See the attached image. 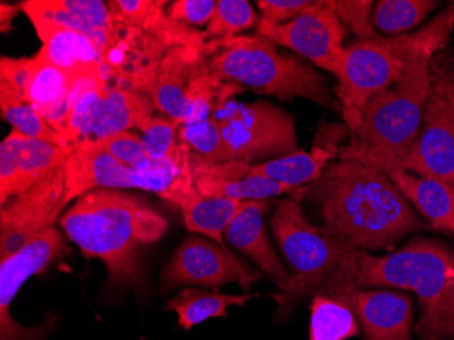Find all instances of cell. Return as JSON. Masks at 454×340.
I'll return each instance as SVG.
<instances>
[{
    "mask_svg": "<svg viewBox=\"0 0 454 340\" xmlns=\"http://www.w3.org/2000/svg\"><path fill=\"white\" fill-rule=\"evenodd\" d=\"M292 198L315 201L324 229L364 252L392 247L425 227L387 173L353 161L328 163L317 181L301 186Z\"/></svg>",
    "mask_w": 454,
    "mask_h": 340,
    "instance_id": "obj_1",
    "label": "cell"
},
{
    "mask_svg": "<svg viewBox=\"0 0 454 340\" xmlns=\"http://www.w3.org/2000/svg\"><path fill=\"white\" fill-rule=\"evenodd\" d=\"M59 226L86 259L104 263L112 288L146 286L145 253L169 229L149 202L121 189H94L61 214Z\"/></svg>",
    "mask_w": 454,
    "mask_h": 340,
    "instance_id": "obj_2",
    "label": "cell"
},
{
    "mask_svg": "<svg viewBox=\"0 0 454 340\" xmlns=\"http://www.w3.org/2000/svg\"><path fill=\"white\" fill-rule=\"evenodd\" d=\"M270 226L294 280L290 290L271 294L279 317L290 316L303 297L340 300L356 290L359 249L329 234L323 226L310 224L300 202L293 198L278 201Z\"/></svg>",
    "mask_w": 454,
    "mask_h": 340,
    "instance_id": "obj_3",
    "label": "cell"
},
{
    "mask_svg": "<svg viewBox=\"0 0 454 340\" xmlns=\"http://www.w3.org/2000/svg\"><path fill=\"white\" fill-rule=\"evenodd\" d=\"M454 29V4L417 32L367 38L347 45L336 96L351 134L358 130L367 102L394 86L411 61L442 50Z\"/></svg>",
    "mask_w": 454,
    "mask_h": 340,
    "instance_id": "obj_4",
    "label": "cell"
},
{
    "mask_svg": "<svg viewBox=\"0 0 454 340\" xmlns=\"http://www.w3.org/2000/svg\"><path fill=\"white\" fill-rule=\"evenodd\" d=\"M433 58L430 53L415 58L394 86L367 102L351 142L339 152L340 160L385 173L402 166L422 127Z\"/></svg>",
    "mask_w": 454,
    "mask_h": 340,
    "instance_id": "obj_5",
    "label": "cell"
},
{
    "mask_svg": "<svg viewBox=\"0 0 454 340\" xmlns=\"http://www.w3.org/2000/svg\"><path fill=\"white\" fill-rule=\"evenodd\" d=\"M356 288H397L417 294L422 340H446V324L454 297V253L442 242L417 239L396 252L372 257L359 250Z\"/></svg>",
    "mask_w": 454,
    "mask_h": 340,
    "instance_id": "obj_6",
    "label": "cell"
},
{
    "mask_svg": "<svg viewBox=\"0 0 454 340\" xmlns=\"http://www.w3.org/2000/svg\"><path fill=\"white\" fill-rule=\"evenodd\" d=\"M203 53L206 66L222 81L282 102L305 99L324 108H335L320 73L300 56L282 52L279 45L259 33L207 41Z\"/></svg>",
    "mask_w": 454,
    "mask_h": 340,
    "instance_id": "obj_7",
    "label": "cell"
},
{
    "mask_svg": "<svg viewBox=\"0 0 454 340\" xmlns=\"http://www.w3.org/2000/svg\"><path fill=\"white\" fill-rule=\"evenodd\" d=\"M213 117L231 161L254 165L300 150L295 117L272 102L227 99Z\"/></svg>",
    "mask_w": 454,
    "mask_h": 340,
    "instance_id": "obj_8",
    "label": "cell"
},
{
    "mask_svg": "<svg viewBox=\"0 0 454 340\" xmlns=\"http://www.w3.org/2000/svg\"><path fill=\"white\" fill-rule=\"evenodd\" d=\"M191 152L181 160L160 161L150 170L122 165L97 148L90 140L71 146L66 161L67 202L81 198L94 189H143L165 201L176 181L190 175Z\"/></svg>",
    "mask_w": 454,
    "mask_h": 340,
    "instance_id": "obj_9",
    "label": "cell"
},
{
    "mask_svg": "<svg viewBox=\"0 0 454 340\" xmlns=\"http://www.w3.org/2000/svg\"><path fill=\"white\" fill-rule=\"evenodd\" d=\"M262 271L234 257L224 245L211 239L191 236L181 242L160 273V296L177 288H211L219 290L237 283L244 291L260 280Z\"/></svg>",
    "mask_w": 454,
    "mask_h": 340,
    "instance_id": "obj_10",
    "label": "cell"
},
{
    "mask_svg": "<svg viewBox=\"0 0 454 340\" xmlns=\"http://www.w3.org/2000/svg\"><path fill=\"white\" fill-rule=\"evenodd\" d=\"M399 169L454 183V71L431 75L422 127Z\"/></svg>",
    "mask_w": 454,
    "mask_h": 340,
    "instance_id": "obj_11",
    "label": "cell"
},
{
    "mask_svg": "<svg viewBox=\"0 0 454 340\" xmlns=\"http://www.w3.org/2000/svg\"><path fill=\"white\" fill-rule=\"evenodd\" d=\"M67 204V170L63 165L0 207V260L55 226Z\"/></svg>",
    "mask_w": 454,
    "mask_h": 340,
    "instance_id": "obj_12",
    "label": "cell"
},
{
    "mask_svg": "<svg viewBox=\"0 0 454 340\" xmlns=\"http://www.w3.org/2000/svg\"><path fill=\"white\" fill-rule=\"evenodd\" d=\"M257 33L279 47L312 61L316 67L338 76L344 61L346 28L325 2H315L290 22L270 25L259 20Z\"/></svg>",
    "mask_w": 454,
    "mask_h": 340,
    "instance_id": "obj_13",
    "label": "cell"
},
{
    "mask_svg": "<svg viewBox=\"0 0 454 340\" xmlns=\"http://www.w3.org/2000/svg\"><path fill=\"white\" fill-rule=\"evenodd\" d=\"M70 252L65 237L55 226L17 253L0 260V340H45L53 321L38 327L20 326L12 314V301L32 276Z\"/></svg>",
    "mask_w": 454,
    "mask_h": 340,
    "instance_id": "obj_14",
    "label": "cell"
},
{
    "mask_svg": "<svg viewBox=\"0 0 454 340\" xmlns=\"http://www.w3.org/2000/svg\"><path fill=\"white\" fill-rule=\"evenodd\" d=\"M71 146L32 139L12 130L0 146V206L66 165Z\"/></svg>",
    "mask_w": 454,
    "mask_h": 340,
    "instance_id": "obj_15",
    "label": "cell"
},
{
    "mask_svg": "<svg viewBox=\"0 0 454 340\" xmlns=\"http://www.w3.org/2000/svg\"><path fill=\"white\" fill-rule=\"evenodd\" d=\"M251 165L242 161L211 162L191 152V178L200 195L241 202L270 201L297 191L298 188L252 175Z\"/></svg>",
    "mask_w": 454,
    "mask_h": 340,
    "instance_id": "obj_16",
    "label": "cell"
},
{
    "mask_svg": "<svg viewBox=\"0 0 454 340\" xmlns=\"http://www.w3.org/2000/svg\"><path fill=\"white\" fill-rule=\"evenodd\" d=\"M271 209L270 201L242 202L241 209L224 230L223 239L267 273L280 291H288L294 281L293 273L278 257L265 229L264 216Z\"/></svg>",
    "mask_w": 454,
    "mask_h": 340,
    "instance_id": "obj_17",
    "label": "cell"
},
{
    "mask_svg": "<svg viewBox=\"0 0 454 340\" xmlns=\"http://www.w3.org/2000/svg\"><path fill=\"white\" fill-rule=\"evenodd\" d=\"M339 301L353 309L367 340H411L414 303L408 294L356 289Z\"/></svg>",
    "mask_w": 454,
    "mask_h": 340,
    "instance_id": "obj_18",
    "label": "cell"
},
{
    "mask_svg": "<svg viewBox=\"0 0 454 340\" xmlns=\"http://www.w3.org/2000/svg\"><path fill=\"white\" fill-rule=\"evenodd\" d=\"M29 20L60 25L88 36L102 56L111 45L114 20L106 2L101 0H27L20 4Z\"/></svg>",
    "mask_w": 454,
    "mask_h": 340,
    "instance_id": "obj_19",
    "label": "cell"
},
{
    "mask_svg": "<svg viewBox=\"0 0 454 340\" xmlns=\"http://www.w3.org/2000/svg\"><path fill=\"white\" fill-rule=\"evenodd\" d=\"M43 43L40 55L56 67L65 71L71 79L81 76H104V56L96 43L88 36L51 24L30 20Z\"/></svg>",
    "mask_w": 454,
    "mask_h": 340,
    "instance_id": "obj_20",
    "label": "cell"
},
{
    "mask_svg": "<svg viewBox=\"0 0 454 340\" xmlns=\"http://www.w3.org/2000/svg\"><path fill=\"white\" fill-rule=\"evenodd\" d=\"M203 45L173 47L163 56L155 83L149 91L157 111L183 124L187 114V93L196 68L204 58Z\"/></svg>",
    "mask_w": 454,
    "mask_h": 340,
    "instance_id": "obj_21",
    "label": "cell"
},
{
    "mask_svg": "<svg viewBox=\"0 0 454 340\" xmlns=\"http://www.w3.org/2000/svg\"><path fill=\"white\" fill-rule=\"evenodd\" d=\"M165 201L180 210L184 225L190 232L200 233L222 245L224 230L242 206L241 201L200 195L193 186L191 173L176 181Z\"/></svg>",
    "mask_w": 454,
    "mask_h": 340,
    "instance_id": "obj_22",
    "label": "cell"
},
{
    "mask_svg": "<svg viewBox=\"0 0 454 340\" xmlns=\"http://www.w3.org/2000/svg\"><path fill=\"white\" fill-rule=\"evenodd\" d=\"M154 109L149 94L108 84L97 102L86 140L131 130L143 132L154 117Z\"/></svg>",
    "mask_w": 454,
    "mask_h": 340,
    "instance_id": "obj_23",
    "label": "cell"
},
{
    "mask_svg": "<svg viewBox=\"0 0 454 340\" xmlns=\"http://www.w3.org/2000/svg\"><path fill=\"white\" fill-rule=\"evenodd\" d=\"M106 4L114 20L150 33L168 48L206 44L200 30L168 17L170 2L167 0H109Z\"/></svg>",
    "mask_w": 454,
    "mask_h": 340,
    "instance_id": "obj_24",
    "label": "cell"
},
{
    "mask_svg": "<svg viewBox=\"0 0 454 340\" xmlns=\"http://www.w3.org/2000/svg\"><path fill=\"white\" fill-rule=\"evenodd\" d=\"M32 71L27 83V101L47 120L63 142L67 127L73 79L43 58L40 53L32 58Z\"/></svg>",
    "mask_w": 454,
    "mask_h": 340,
    "instance_id": "obj_25",
    "label": "cell"
},
{
    "mask_svg": "<svg viewBox=\"0 0 454 340\" xmlns=\"http://www.w3.org/2000/svg\"><path fill=\"white\" fill-rule=\"evenodd\" d=\"M387 175L431 226L454 233V183L414 175L403 169H394Z\"/></svg>",
    "mask_w": 454,
    "mask_h": 340,
    "instance_id": "obj_26",
    "label": "cell"
},
{
    "mask_svg": "<svg viewBox=\"0 0 454 340\" xmlns=\"http://www.w3.org/2000/svg\"><path fill=\"white\" fill-rule=\"evenodd\" d=\"M254 294L219 293L218 290H204V289H181L165 305V311L175 312L178 317V326L185 331L204 321L215 317H229V306H244L254 298Z\"/></svg>",
    "mask_w": 454,
    "mask_h": 340,
    "instance_id": "obj_27",
    "label": "cell"
},
{
    "mask_svg": "<svg viewBox=\"0 0 454 340\" xmlns=\"http://www.w3.org/2000/svg\"><path fill=\"white\" fill-rule=\"evenodd\" d=\"M335 153L328 148L316 146L312 153L297 150L285 157L265 161L251 165L252 175L260 176L275 183L285 184L293 188L309 186L323 176Z\"/></svg>",
    "mask_w": 454,
    "mask_h": 340,
    "instance_id": "obj_28",
    "label": "cell"
},
{
    "mask_svg": "<svg viewBox=\"0 0 454 340\" xmlns=\"http://www.w3.org/2000/svg\"><path fill=\"white\" fill-rule=\"evenodd\" d=\"M309 340H347L361 334L353 309L331 297H312Z\"/></svg>",
    "mask_w": 454,
    "mask_h": 340,
    "instance_id": "obj_29",
    "label": "cell"
},
{
    "mask_svg": "<svg viewBox=\"0 0 454 340\" xmlns=\"http://www.w3.org/2000/svg\"><path fill=\"white\" fill-rule=\"evenodd\" d=\"M437 6L430 0H380L374 4L373 25L389 35H405L419 27Z\"/></svg>",
    "mask_w": 454,
    "mask_h": 340,
    "instance_id": "obj_30",
    "label": "cell"
},
{
    "mask_svg": "<svg viewBox=\"0 0 454 340\" xmlns=\"http://www.w3.org/2000/svg\"><path fill=\"white\" fill-rule=\"evenodd\" d=\"M259 15L247 0H218L213 18L201 32L203 40L236 37L259 25Z\"/></svg>",
    "mask_w": 454,
    "mask_h": 340,
    "instance_id": "obj_31",
    "label": "cell"
},
{
    "mask_svg": "<svg viewBox=\"0 0 454 340\" xmlns=\"http://www.w3.org/2000/svg\"><path fill=\"white\" fill-rule=\"evenodd\" d=\"M140 139L150 160L157 162L181 160L190 152L188 146L178 140L177 123L168 116L153 117L147 129L140 135Z\"/></svg>",
    "mask_w": 454,
    "mask_h": 340,
    "instance_id": "obj_32",
    "label": "cell"
},
{
    "mask_svg": "<svg viewBox=\"0 0 454 340\" xmlns=\"http://www.w3.org/2000/svg\"><path fill=\"white\" fill-rule=\"evenodd\" d=\"M178 140L188 146L191 152L211 162L223 163L231 161L213 116L204 122L178 125Z\"/></svg>",
    "mask_w": 454,
    "mask_h": 340,
    "instance_id": "obj_33",
    "label": "cell"
},
{
    "mask_svg": "<svg viewBox=\"0 0 454 340\" xmlns=\"http://www.w3.org/2000/svg\"><path fill=\"white\" fill-rule=\"evenodd\" d=\"M2 117L12 124L14 131L32 139L45 140L53 145L65 146L58 132L48 124L47 120L41 116L29 102H9L0 104Z\"/></svg>",
    "mask_w": 454,
    "mask_h": 340,
    "instance_id": "obj_34",
    "label": "cell"
},
{
    "mask_svg": "<svg viewBox=\"0 0 454 340\" xmlns=\"http://www.w3.org/2000/svg\"><path fill=\"white\" fill-rule=\"evenodd\" d=\"M97 148L111 155L122 165L137 170H150L157 165V161L150 160L143 147L142 139L131 131L119 132L98 140H90Z\"/></svg>",
    "mask_w": 454,
    "mask_h": 340,
    "instance_id": "obj_35",
    "label": "cell"
},
{
    "mask_svg": "<svg viewBox=\"0 0 454 340\" xmlns=\"http://www.w3.org/2000/svg\"><path fill=\"white\" fill-rule=\"evenodd\" d=\"M336 17L339 18L346 29L351 30L359 40L377 37L374 29L372 10L374 2L372 0H324Z\"/></svg>",
    "mask_w": 454,
    "mask_h": 340,
    "instance_id": "obj_36",
    "label": "cell"
},
{
    "mask_svg": "<svg viewBox=\"0 0 454 340\" xmlns=\"http://www.w3.org/2000/svg\"><path fill=\"white\" fill-rule=\"evenodd\" d=\"M32 58H6L0 60V104L27 101V83Z\"/></svg>",
    "mask_w": 454,
    "mask_h": 340,
    "instance_id": "obj_37",
    "label": "cell"
},
{
    "mask_svg": "<svg viewBox=\"0 0 454 340\" xmlns=\"http://www.w3.org/2000/svg\"><path fill=\"white\" fill-rule=\"evenodd\" d=\"M215 6L216 2L214 0H175L168 6L167 14L178 24L198 29L207 27L215 12Z\"/></svg>",
    "mask_w": 454,
    "mask_h": 340,
    "instance_id": "obj_38",
    "label": "cell"
},
{
    "mask_svg": "<svg viewBox=\"0 0 454 340\" xmlns=\"http://www.w3.org/2000/svg\"><path fill=\"white\" fill-rule=\"evenodd\" d=\"M315 4L313 0H257L260 20L270 25H282L297 18Z\"/></svg>",
    "mask_w": 454,
    "mask_h": 340,
    "instance_id": "obj_39",
    "label": "cell"
},
{
    "mask_svg": "<svg viewBox=\"0 0 454 340\" xmlns=\"http://www.w3.org/2000/svg\"><path fill=\"white\" fill-rule=\"evenodd\" d=\"M24 12L20 4H0V29L2 33H9L12 29V20L17 18L20 12Z\"/></svg>",
    "mask_w": 454,
    "mask_h": 340,
    "instance_id": "obj_40",
    "label": "cell"
},
{
    "mask_svg": "<svg viewBox=\"0 0 454 340\" xmlns=\"http://www.w3.org/2000/svg\"><path fill=\"white\" fill-rule=\"evenodd\" d=\"M454 337V297L451 301L450 311H449L448 324H446V339Z\"/></svg>",
    "mask_w": 454,
    "mask_h": 340,
    "instance_id": "obj_41",
    "label": "cell"
}]
</instances>
